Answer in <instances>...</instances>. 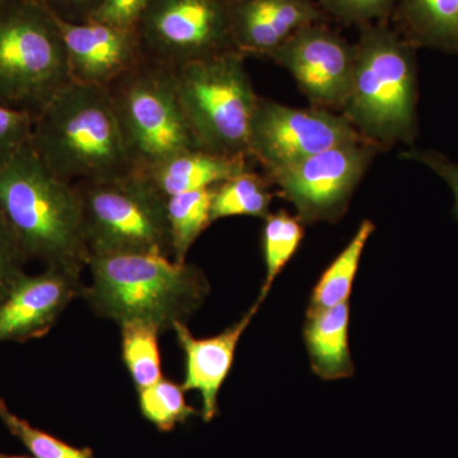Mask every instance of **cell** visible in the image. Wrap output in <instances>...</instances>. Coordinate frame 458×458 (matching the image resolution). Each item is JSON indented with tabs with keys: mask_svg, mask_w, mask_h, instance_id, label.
Here are the masks:
<instances>
[{
	"mask_svg": "<svg viewBox=\"0 0 458 458\" xmlns=\"http://www.w3.org/2000/svg\"><path fill=\"white\" fill-rule=\"evenodd\" d=\"M32 149L55 176L74 186L134 172L107 89L66 83L33 114Z\"/></svg>",
	"mask_w": 458,
	"mask_h": 458,
	"instance_id": "6da1fadb",
	"label": "cell"
},
{
	"mask_svg": "<svg viewBox=\"0 0 458 458\" xmlns=\"http://www.w3.org/2000/svg\"><path fill=\"white\" fill-rule=\"evenodd\" d=\"M0 213L29 259L82 276L90 256L80 190L55 176L30 143L0 165Z\"/></svg>",
	"mask_w": 458,
	"mask_h": 458,
	"instance_id": "7a4b0ae2",
	"label": "cell"
},
{
	"mask_svg": "<svg viewBox=\"0 0 458 458\" xmlns=\"http://www.w3.org/2000/svg\"><path fill=\"white\" fill-rule=\"evenodd\" d=\"M92 282L81 297L98 318L116 324L138 321L172 330L203 306L210 292L203 271L161 254L93 256Z\"/></svg>",
	"mask_w": 458,
	"mask_h": 458,
	"instance_id": "3957f363",
	"label": "cell"
},
{
	"mask_svg": "<svg viewBox=\"0 0 458 458\" xmlns=\"http://www.w3.org/2000/svg\"><path fill=\"white\" fill-rule=\"evenodd\" d=\"M417 49L384 22L364 26L354 45L351 95L340 114L379 150L417 140Z\"/></svg>",
	"mask_w": 458,
	"mask_h": 458,
	"instance_id": "277c9868",
	"label": "cell"
},
{
	"mask_svg": "<svg viewBox=\"0 0 458 458\" xmlns=\"http://www.w3.org/2000/svg\"><path fill=\"white\" fill-rule=\"evenodd\" d=\"M177 98L200 149L249 157L250 123L259 96L245 55L229 50L174 68Z\"/></svg>",
	"mask_w": 458,
	"mask_h": 458,
	"instance_id": "5b68a950",
	"label": "cell"
},
{
	"mask_svg": "<svg viewBox=\"0 0 458 458\" xmlns=\"http://www.w3.org/2000/svg\"><path fill=\"white\" fill-rule=\"evenodd\" d=\"M69 82L51 9L36 0L0 2V102L35 114Z\"/></svg>",
	"mask_w": 458,
	"mask_h": 458,
	"instance_id": "8992f818",
	"label": "cell"
},
{
	"mask_svg": "<svg viewBox=\"0 0 458 458\" xmlns=\"http://www.w3.org/2000/svg\"><path fill=\"white\" fill-rule=\"evenodd\" d=\"M77 188L90 258L161 254L172 259L167 199L140 172Z\"/></svg>",
	"mask_w": 458,
	"mask_h": 458,
	"instance_id": "52a82bcc",
	"label": "cell"
},
{
	"mask_svg": "<svg viewBox=\"0 0 458 458\" xmlns=\"http://www.w3.org/2000/svg\"><path fill=\"white\" fill-rule=\"evenodd\" d=\"M107 89L134 172L200 149L183 119L170 66L138 64Z\"/></svg>",
	"mask_w": 458,
	"mask_h": 458,
	"instance_id": "ba28073f",
	"label": "cell"
},
{
	"mask_svg": "<svg viewBox=\"0 0 458 458\" xmlns=\"http://www.w3.org/2000/svg\"><path fill=\"white\" fill-rule=\"evenodd\" d=\"M358 141L367 140L340 113L286 106L259 96L250 123L249 155L269 177L331 148Z\"/></svg>",
	"mask_w": 458,
	"mask_h": 458,
	"instance_id": "9c48e42d",
	"label": "cell"
},
{
	"mask_svg": "<svg viewBox=\"0 0 458 458\" xmlns=\"http://www.w3.org/2000/svg\"><path fill=\"white\" fill-rule=\"evenodd\" d=\"M378 152L369 141L344 144L267 180L278 188L280 197L293 205L303 225L336 223L348 210L352 194Z\"/></svg>",
	"mask_w": 458,
	"mask_h": 458,
	"instance_id": "30bf717a",
	"label": "cell"
},
{
	"mask_svg": "<svg viewBox=\"0 0 458 458\" xmlns=\"http://www.w3.org/2000/svg\"><path fill=\"white\" fill-rule=\"evenodd\" d=\"M231 7L228 0H152L141 18L158 64L174 69L236 50Z\"/></svg>",
	"mask_w": 458,
	"mask_h": 458,
	"instance_id": "8fae6325",
	"label": "cell"
},
{
	"mask_svg": "<svg viewBox=\"0 0 458 458\" xmlns=\"http://www.w3.org/2000/svg\"><path fill=\"white\" fill-rule=\"evenodd\" d=\"M267 59L293 77L311 107L342 113L354 71V45L321 23L300 30Z\"/></svg>",
	"mask_w": 458,
	"mask_h": 458,
	"instance_id": "7c38bea8",
	"label": "cell"
},
{
	"mask_svg": "<svg viewBox=\"0 0 458 458\" xmlns=\"http://www.w3.org/2000/svg\"><path fill=\"white\" fill-rule=\"evenodd\" d=\"M82 288V276L53 267L38 276L25 274L0 303V343L44 337Z\"/></svg>",
	"mask_w": 458,
	"mask_h": 458,
	"instance_id": "4fadbf2b",
	"label": "cell"
},
{
	"mask_svg": "<svg viewBox=\"0 0 458 458\" xmlns=\"http://www.w3.org/2000/svg\"><path fill=\"white\" fill-rule=\"evenodd\" d=\"M68 56L73 82L110 89L123 75L140 64L132 30L90 20L74 23L51 9Z\"/></svg>",
	"mask_w": 458,
	"mask_h": 458,
	"instance_id": "5bb4252c",
	"label": "cell"
},
{
	"mask_svg": "<svg viewBox=\"0 0 458 458\" xmlns=\"http://www.w3.org/2000/svg\"><path fill=\"white\" fill-rule=\"evenodd\" d=\"M262 303L260 300L256 301L240 321L216 336L198 339L192 335L185 322H176L172 328L185 354L183 390L200 394L201 418L207 423L218 417L219 391L233 367L241 336L251 324Z\"/></svg>",
	"mask_w": 458,
	"mask_h": 458,
	"instance_id": "9a60e30c",
	"label": "cell"
},
{
	"mask_svg": "<svg viewBox=\"0 0 458 458\" xmlns=\"http://www.w3.org/2000/svg\"><path fill=\"white\" fill-rule=\"evenodd\" d=\"M319 21L321 11L313 0H237L231 7L234 49L265 57Z\"/></svg>",
	"mask_w": 458,
	"mask_h": 458,
	"instance_id": "2e32d148",
	"label": "cell"
},
{
	"mask_svg": "<svg viewBox=\"0 0 458 458\" xmlns=\"http://www.w3.org/2000/svg\"><path fill=\"white\" fill-rule=\"evenodd\" d=\"M249 159V157L191 149L172 156L140 174L162 197L168 199L183 192L216 188L231 177L251 170Z\"/></svg>",
	"mask_w": 458,
	"mask_h": 458,
	"instance_id": "e0dca14e",
	"label": "cell"
},
{
	"mask_svg": "<svg viewBox=\"0 0 458 458\" xmlns=\"http://www.w3.org/2000/svg\"><path fill=\"white\" fill-rule=\"evenodd\" d=\"M351 306L307 313L303 339L312 372L322 381H336L354 375L355 366L349 345Z\"/></svg>",
	"mask_w": 458,
	"mask_h": 458,
	"instance_id": "ac0fdd59",
	"label": "cell"
},
{
	"mask_svg": "<svg viewBox=\"0 0 458 458\" xmlns=\"http://www.w3.org/2000/svg\"><path fill=\"white\" fill-rule=\"evenodd\" d=\"M394 13L415 47L458 54V0H397Z\"/></svg>",
	"mask_w": 458,
	"mask_h": 458,
	"instance_id": "d6986e66",
	"label": "cell"
},
{
	"mask_svg": "<svg viewBox=\"0 0 458 458\" xmlns=\"http://www.w3.org/2000/svg\"><path fill=\"white\" fill-rule=\"evenodd\" d=\"M375 231V223L369 219H364L360 223L348 245L344 247L343 251L319 276L310 297L307 313L333 309L339 304L349 302L361 256Z\"/></svg>",
	"mask_w": 458,
	"mask_h": 458,
	"instance_id": "ffe728a7",
	"label": "cell"
},
{
	"mask_svg": "<svg viewBox=\"0 0 458 458\" xmlns=\"http://www.w3.org/2000/svg\"><path fill=\"white\" fill-rule=\"evenodd\" d=\"M267 182L250 170L216 185L212 190V223L231 216L267 218L273 199Z\"/></svg>",
	"mask_w": 458,
	"mask_h": 458,
	"instance_id": "44dd1931",
	"label": "cell"
},
{
	"mask_svg": "<svg viewBox=\"0 0 458 458\" xmlns=\"http://www.w3.org/2000/svg\"><path fill=\"white\" fill-rule=\"evenodd\" d=\"M212 190L183 192L167 199L168 228L174 261L186 262L195 241L212 225Z\"/></svg>",
	"mask_w": 458,
	"mask_h": 458,
	"instance_id": "7402d4cb",
	"label": "cell"
},
{
	"mask_svg": "<svg viewBox=\"0 0 458 458\" xmlns=\"http://www.w3.org/2000/svg\"><path fill=\"white\" fill-rule=\"evenodd\" d=\"M262 228V258L265 279L258 300L264 302L273 283L300 249L304 237L303 223L285 210L270 213Z\"/></svg>",
	"mask_w": 458,
	"mask_h": 458,
	"instance_id": "603a6c76",
	"label": "cell"
},
{
	"mask_svg": "<svg viewBox=\"0 0 458 458\" xmlns=\"http://www.w3.org/2000/svg\"><path fill=\"white\" fill-rule=\"evenodd\" d=\"M123 360L137 391L164 378L158 336L161 331L143 322L120 325Z\"/></svg>",
	"mask_w": 458,
	"mask_h": 458,
	"instance_id": "cb8c5ba5",
	"label": "cell"
},
{
	"mask_svg": "<svg viewBox=\"0 0 458 458\" xmlns=\"http://www.w3.org/2000/svg\"><path fill=\"white\" fill-rule=\"evenodd\" d=\"M140 414L159 432H172L179 424L198 415V410L186 403L182 385L162 378L157 384L138 391Z\"/></svg>",
	"mask_w": 458,
	"mask_h": 458,
	"instance_id": "d4e9b609",
	"label": "cell"
},
{
	"mask_svg": "<svg viewBox=\"0 0 458 458\" xmlns=\"http://www.w3.org/2000/svg\"><path fill=\"white\" fill-rule=\"evenodd\" d=\"M0 421L25 445L33 458H96L90 448L74 447L31 426L25 419L11 411L3 399H0Z\"/></svg>",
	"mask_w": 458,
	"mask_h": 458,
	"instance_id": "484cf974",
	"label": "cell"
},
{
	"mask_svg": "<svg viewBox=\"0 0 458 458\" xmlns=\"http://www.w3.org/2000/svg\"><path fill=\"white\" fill-rule=\"evenodd\" d=\"M27 260L29 256L0 213V303L5 300L18 280L25 276Z\"/></svg>",
	"mask_w": 458,
	"mask_h": 458,
	"instance_id": "4316f807",
	"label": "cell"
},
{
	"mask_svg": "<svg viewBox=\"0 0 458 458\" xmlns=\"http://www.w3.org/2000/svg\"><path fill=\"white\" fill-rule=\"evenodd\" d=\"M33 114L0 102V165L31 140Z\"/></svg>",
	"mask_w": 458,
	"mask_h": 458,
	"instance_id": "83f0119b",
	"label": "cell"
},
{
	"mask_svg": "<svg viewBox=\"0 0 458 458\" xmlns=\"http://www.w3.org/2000/svg\"><path fill=\"white\" fill-rule=\"evenodd\" d=\"M325 11L344 22L372 25L394 13L397 0H318Z\"/></svg>",
	"mask_w": 458,
	"mask_h": 458,
	"instance_id": "f1b7e54d",
	"label": "cell"
},
{
	"mask_svg": "<svg viewBox=\"0 0 458 458\" xmlns=\"http://www.w3.org/2000/svg\"><path fill=\"white\" fill-rule=\"evenodd\" d=\"M152 0H101L90 20L123 30H132L140 22Z\"/></svg>",
	"mask_w": 458,
	"mask_h": 458,
	"instance_id": "f546056e",
	"label": "cell"
},
{
	"mask_svg": "<svg viewBox=\"0 0 458 458\" xmlns=\"http://www.w3.org/2000/svg\"><path fill=\"white\" fill-rule=\"evenodd\" d=\"M401 158L406 161L417 162V164L424 165L430 168L441 177L448 188L451 189L454 195V216L458 222V164L452 161L447 156L442 155L433 149H412L406 150L401 155Z\"/></svg>",
	"mask_w": 458,
	"mask_h": 458,
	"instance_id": "4dcf8cb0",
	"label": "cell"
},
{
	"mask_svg": "<svg viewBox=\"0 0 458 458\" xmlns=\"http://www.w3.org/2000/svg\"><path fill=\"white\" fill-rule=\"evenodd\" d=\"M0 458H33V457L14 456V454H2V452H0Z\"/></svg>",
	"mask_w": 458,
	"mask_h": 458,
	"instance_id": "1f68e13d",
	"label": "cell"
},
{
	"mask_svg": "<svg viewBox=\"0 0 458 458\" xmlns=\"http://www.w3.org/2000/svg\"><path fill=\"white\" fill-rule=\"evenodd\" d=\"M69 2L83 3V2H87V0H69Z\"/></svg>",
	"mask_w": 458,
	"mask_h": 458,
	"instance_id": "d6a6232c",
	"label": "cell"
}]
</instances>
